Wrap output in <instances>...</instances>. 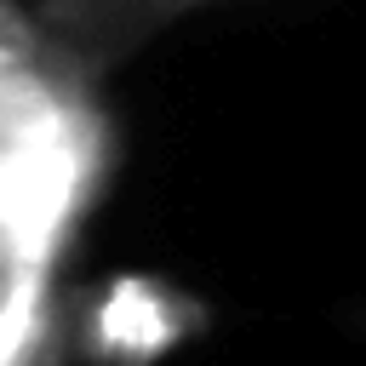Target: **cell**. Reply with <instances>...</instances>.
<instances>
[{"mask_svg": "<svg viewBox=\"0 0 366 366\" xmlns=\"http://www.w3.org/2000/svg\"><path fill=\"white\" fill-rule=\"evenodd\" d=\"M57 332L51 263H0V366H40Z\"/></svg>", "mask_w": 366, "mask_h": 366, "instance_id": "3", "label": "cell"}, {"mask_svg": "<svg viewBox=\"0 0 366 366\" xmlns=\"http://www.w3.org/2000/svg\"><path fill=\"white\" fill-rule=\"evenodd\" d=\"M109 172V126L80 97L51 132L0 143V263H51Z\"/></svg>", "mask_w": 366, "mask_h": 366, "instance_id": "1", "label": "cell"}, {"mask_svg": "<svg viewBox=\"0 0 366 366\" xmlns=\"http://www.w3.org/2000/svg\"><path fill=\"white\" fill-rule=\"evenodd\" d=\"M206 326H212V315L200 297H189L183 286H172L160 274L126 269L92 292V303L80 315V349L97 366H160Z\"/></svg>", "mask_w": 366, "mask_h": 366, "instance_id": "2", "label": "cell"}]
</instances>
